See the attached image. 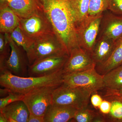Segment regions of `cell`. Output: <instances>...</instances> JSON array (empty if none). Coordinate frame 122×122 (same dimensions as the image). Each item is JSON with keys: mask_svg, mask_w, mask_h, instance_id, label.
Masks as SVG:
<instances>
[{"mask_svg": "<svg viewBox=\"0 0 122 122\" xmlns=\"http://www.w3.org/2000/svg\"><path fill=\"white\" fill-rule=\"evenodd\" d=\"M50 21L56 34L71 51L79 47L76 28L68 0H36Z\"/></svg>", "mask_w": 122, "mask_h": 122, "instance_id": "6da1fadb", "label": "cell"}, {"mask_svg": "<svg viewBox=\"0 0 122 122\" xmlns=\"http://www.w3.org/2000/svg\"><path fill=\"white\" fill-rule=\"evenodd\" d=\"M64 75L63 69L52 74L41 77H20L4 70L0 72V85L12 91L25 94L39 87L59 86L63 83Z\"/></svg>", "mask_w": 122, "mask_h": 122, "instance_id": "7a4b0ae2", "label": "cell"}, {"mask_svg": "<svg viewBox=\"0 0 122 122\" xmlns=\"http://www.w3.org/2000/svg\"><path fill=\"white\" fill-rule=\"evenodd\" d=\"M26 53L29 65L50 57L65 54L69 56L65 46L55 33L35 40Z\"/></svg>", "mask_w": 122, "mask_h": 122, "instance_id": "3957f363", "label": "cell"}, {"mask_svg": "<svg viewBox=\"0 0 122 122\" xmlns=\"http://www.w3.org/2000/svg\"><path fill=\"white\" fill-rule=\"evenodd\" d=\"M93 92L84 87H73L64 83L55 89L52 105L69 106L77 110L88 107Z\"/></svg>", "mask_w": 122, "mask_h": 122, "instance_id": "277c9868", "label": "cell"}, {"mask_svg": "<svg viewBox=\"0 0 122 122\" xmlns=\"http://www.w3.org/2000/svg\"><path fill=\"white\" fill-rule=\"evenodd\" d=\"M103 16V13L88 16L76 27L79 46L91 54L99 34Z\"/></svg>", "mask_w": 122, "mask_h": 122, "instance_id": "5b68a950", "label": "cell"}, {"mask_svg": "<svg viewBox=\"0 0 122 122\" xmlns=\"http://www.w3.org/2000/svg\"><path fill=\"white\" fill-rule=\"evenodd\" d=\"M19 25L24 33L34 41L55 33L48 18L40 8L28 17L20 18Z\"/></svg>", "mask_w": 122, "mask_h": 122, "instance_id": "8992f818", "label": "cell"}, {"mask_svg": "<svg viewBox=\"0 0 122 122\" xmlns=\"http://www.w3.org/2000/svg\"><path fill=\"white\" fill-rule=\"evenodd\" d=\"M58 86L39 87L24 94L22 101L30 113L44 116L48 107L52 104L54 90Z\"/></svg>", "mask_w": 122, "mask_h": 122, "instance_id": "52a82bcc", "label": "cell"}, {"mask_svg": "<svg viewBox=\"0 0 122 122\" xmlns=\"http://www.w3.org/2000/svg\"><path fill=\"white\" fill-rule=\"evenodd\" d=\"M63 83L71 87L89 89L94 93L105 88L103 75L99 73L95 68L82 72L65 74Z\"/></svg>", "mask_w": 122, "mask_h": 122, "instance_id": "ba28073f", "label": "cell"}, {"mask_svg": "<svg viewBox=\"0 0 122 122\" xmlns=\"http://www.w3.org/2000/svg\"><path fill=\"white\" fill-rule=\"evenodd\" d=\"M7 34L11 47V53L2 67L0 68V72L7 70L16 76L26 77L28 76L29 63L26 51L15 43L11 38L10 34Z\"/></svg>", "mask_w": 122, "mask_h": 122, "instance_id": "9c48e42d", "label": "cell"}, {"mask_svg": "<svg viewBox=\"0 0 122 122\" xmlns=\"http://www.w3.org/2000/svg\"><path fill=\"white\" fill-rule=\"evenodd\" d=\"M69 56L67 54L53 56L29 65L28 76L41 77L58 72L63 69Z\"/></svg>", "mask_w": 122, "mask_h": 122, "instance_id": "30bf717a", "label": "cell"}, {"mask_svg": "<svg viewBox=\"0 0 122 122\" xmlns=\"http://www.w3.org/2000/svg\"><path fill=\"white\" fill-rule=\"evenodd\" d=\"M91 54L81 48L72 50L63 68L65 74L82 72L96 68Z\"/></svg>", "mask_w": 122, "mask_h": 122, "instance_id": "8fae6325", "label": "cell"}, {"mask_svg": "<svg viewBox=\"0 0 122 122\" xmlns=\"http://www.w3.org/2000/svg\"><path fill=\"white\" fill-rule=\"evenodd\" d=\"M99 35L116 41L122 36V16L106 11L103 13Z\"/></svg>", "mask_w": 122, "mask_h": 122, "instance_id": "7c38bea8", "label": "cell"}, {"mask_svg": "<svg viewBox=\"0 0 122 122\" xmlns=\"http://www.w3.org/2000/svg\"><path fill=\"white\" fill-rule=\"evenodd\" d=\"M115 41L103 35H99L94 46L91 54L96 66L105 62L111 55Z\"/></svg>", "mask_w": 122, "mask_h": 122, "instance_id": "4fadbf2b", "label": "cell"}, {"mask_svg": "<svg viewBox=\"0 0 122 122\" xmlns=\"http://www.w3.org/2000/svg\"><path fill=\"white\" fill-rule=\"evenodd\" d=\"M77 109L69 106L51 105L44 116L45 122H67L74 117Z\"/></svg>", "mask_w": 122, "mask_h": 122, "instance_id": "5bb4252c", "label": "cell"}, {"mask_svg": "<svg viewBox=\"0 0 122 122\" xmlns=\"http://www.w3.org/2000/svg\"><path fill=\"white\" fill-rule=\"evenodd\" d=\"M8 122H28L30 113L22 100L12 103L0 110Z\"/></svg>", "mask_w": 122, "mask_h": 122, "instance_id": "9a60e30c", "label": "cell"}, {"mask_svg": "<svg viewBox=\"0 0 122 122\" xmlns=\"http://www.w3.org/2000/svg\"><path fill=\"white\" fill-rule=\"evenodd\" d=\"M20 23V18L7 4L0 5V32L11 34Z\"/></svg>", "mask_w": 122, "mask_h": 122, "instance_id": "2e32d148", "label": "cell"}, {"mask_svg": "<svg viewBox=\"0 0 122 122\" xmlns=\"http://www.w3.org/2000/svg\"><path fill=\"white\" fill-rule=\"evenodd\" d=\"M122 64V36L115 41L114 48L109 59L104 63L96 66L97 72L104 75Z\"/></svg>", "mask_w": 122, "mask_h": 122, "instance_id": "e0dca14e", "label": "cell"}, {"mask_svg": "<svg viewBox=\"0 0 122 122\" xmlns=\"http://www.w3.org/2000/svg\"><path fill=\"white\" fill-rule=\"evenodd\" d=\"M7 5L20 18L28 17L39 9L36 0H10Z\"/></svg>", "mask_w": 122, "mask_h": 122, "instance_id": "ac0fdd59", "label": "cell"}, {"mask_svg": "<svg viewBox=\"0 0 122 122\" xmlns=\"http://www.w3.org/2000/svg\"><path fill=\"white\" fill-rule=\"evenodd\" d=\"M76 26L88 17L90 0H68Z\"/></svg>", "mask_w": 122, "mask_h": 122, "instance_id": "d6986e66", "label": "cell"}, {"mask_svg": "<svg viewBox=\"0 0 122 122\" xmlns=\"http://www.w3.org/2000/svg\"><path fill=\"white\" fill-rule=\"evenodd\" d=\"M103 75L106 88L114 90L122 89V65Z\"/></svg>", "mask_w": 122, "mask_h": 122, "instance_id": "ffe728a7", "label": "cell"}, {"mask_svg": "<svg viewBox=\"0 0 122 122\" xmlns=\"http://www.w3.org/2000/svg\"><path fill=\"white\" fill-rule=\"evenodd\" d=\"M71 122H106L102 114L86 108L77 110Z\"/></svg>", "mask_w": 122, "mask_h": 122, "instance_id": "44dd1931", "label": "cell"}, {"mask_svg": "<svg viewBox=\"0 0 122 122\" xmlns=\"http://www.w3.org/2000/svg\"><path fill=\"white\" fill-rule=\"evenodd\" d=\"M111 103L110 111L103 116L106 122H122V101L116 95L104 97Z\"/></svg>", "mask_w": 122, "mask_h": 122, "instance_id": "7402d4cb", "label": "cell"}, {"mask_svg": "<svg viewBox=\"0 0 122 122\" xmlns=\"http://www.w3.org/2000/svg\"><path fill=\"white\" fill-rule=\"evenodd\" d=\"M10 34L11 38L15 43L22 47L26 52L32 46L34 42L24 33L19 25Z\"/></svg>", "mask_w": 122, "mask_h": 122, "instance_id": "603a6c76", "label": "cell"}, {"mask_svg": "<svg viewBox=\"0 0 122 122\" xmlns=\"http://www.w3.org/2000/svg\"><path fill=\"white\" fill-rule=\"evenodd\" d=\"M110 0H90L88 16L103 13L108 10Z\"/></svg>", "mask_w": 122, "mask_h": 122, "instance_id": "cb8c5ba5", "label": "cell"}, {"mask_svg": "<svg viewBox=\"0 0 122 122\" xmlns=\"http://www.w3.org/2000/svg\"><path fill=\"white\" fill-rule=\"evenodd\" d=\"M11 49L7 34L0 33V68H1L9 57Z\"/></svg>", "mask_w": 122, "mask_h": 122, "instance_id": "d4e9b609", "label": "cell"}, {"mask_svg": "<svg viewBox=\"0 0 122 122\" xmlns=\"http://www.w3.org/2000/svg\"><path fill=\"white\" fill-rule=\"evenodd\" d=\"M24 96V94L11 91L7 96L0 98V110L12 103L19 100H22Z\"/></svg>", "mask_w": 122, "mask_h": 122, "instance_id": "484cf974", "label": "cell"}, {"mask_svg": "<svg viewBox=\"0 0 122 122\" xmlns=\"http://www.w3.org/2000/svg\"><path fill=\"white\" fill-rule=\"evenodd\" d=\"M108 10L116 15L122 16V0H110Z\"/></svg>", "mask_w": 122, "mask_h": 122, "instance_id": "4316f807", "label": "cell"}, {"mask_svg": "<svg viewBox=\"0 0 122 122\" xmlns=\"http://www.w3.org/2000/svg\"><path fill=\"white\" fill-rule=\"evenodd\" d=\"M111 107V103L110 100L104 99L99 107L100 112L103 115L108 114L110 111Z\"/></svg>", "mask_w": 122, "mask_h": 122, "instance_id": "83f0119b", "label": "cell"}, {"mask_svg": "<svg viewBox=\"0 0 122 122\" xmlns=\"http://www.w3.org/2000/svg\"><path fill=\"white\" fill-rule=\"evenodd\" d=\"M103 100V99L102 96L96 93L92 94L91 97V101L92 104L96 109H99V107L102 102Z\"/></svg>", "mask_w": 122, "mask_h": 122, "instance_id": "f1b7e54d", "label": "cell"}, {"mask_svg": "<svg viewBox=\"0 0 122 122\" xmlns=\"http://www.w3.org/2000/svg\"><path fill=\"white\" fill-rule=\"evenodd\" d=\"M28 122H45L44 116H39L30 113Z\"/></svg>", "mask_w": 122, "mask_h": 122, "instance_id": "f546056e", "label": "cell"}, {"mask_svg": "<svg viewBox=\"0 0 122 122\" xmlns=\"http://www.w3.org/2000/svg\"><path fill=\"white\" fill-rule=\"evenodd\" d=\"M106 88L105 95L103 97L114 95H122V89L114 90Z\"/></svg>", "mask_w": 122, "mask_h": 122, "instance_id": "4dcf8cb0", "label": "cell"}, {"mask_svg": "<svg viewBox=\"0 0 122 122\" xmlns=\"http://www.w3.org/2000/svg\"><path fill=\"white\" fill-rule=\"evenodd\" d=\"M11 92V90L7 88L4 87V89H0V96L1 98L7 96L10 92Z\"/></svg>", "mask_w": 122, "mask_h": 122, "instance_id": "1f68e13d", "label": "cell"}, {"mask_svg": "<svg viewBox=\"0 0 122 122\" xmlns=\"http://www.w3.org/2000/svg\"><path fill=\"white\" fill-rule=\"evenodd\" d=\"M0 122H8L5 116L1 112H0Z\"/></svg>", "mask_w": 122, "mask_h": 122, "instance_id": "d6a6232c", "label": "cell"}, {"mask_svg": "<svg viewBox=\"0 0 122 122\" xmlns=\"http://www.w3.org/2000/svg\"><path fill=\"white\" fill-rule=\"evenodd\" d=\"M10 0H0V5L7 4Z\"/></svg>", "mask_w": 122, "mask_h": 122, "instance_id": "836d02e7", "label": "cell"}, {"mask_svg": "<svg viewBox=\"0 0 122 122\" xmlns=\"http://www.w3.org/2000/svg\"><path fill=\"white\" fill-rule=\"evenodd\" d=\"M116 95L120 99H121L122 101V95ZM112 96V95H111Z\"/></svg>", "mask_w": 122, "mask_h": 122, "instance_id": "e575fe53", "label": "cell"}, {"mask_svg": "<svg viewBox=\"0 0 122 122\" xmlns=\"http://www.w3.org/2000/svg\"></svg>", "mask_w": 122, "mask_h": 122, "instance_id": "d590c367", "label": "cell"}]
</instances>
